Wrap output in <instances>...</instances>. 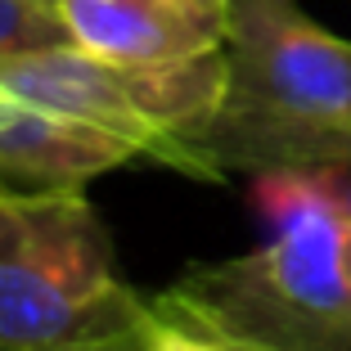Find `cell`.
Wrapping results in <instances>:
<instances>
[{"instance_id":"cell-1","label":"cell","mask_w":351,"mask_h":351,"mask_svg":"<svg viewBox=\"0 0 351 351\" xmlns=\"http://www.w3.org/2000/svg\"><path fill=\"white\" fill-rule=\"evenodd\" d=\"M149 320L82 189L0 194V351H131Z\"/></svg>"},{"instance_id":"cell-2","label":"cell","mask_w":351,"mask_h":351,"mask_svg":"<svg viewBox=\"0 0 351 351\" xmlns=\"http://www.w3.org/2000/svg\"><path fill=\"white\" fill-rule=\"evenodd\" d=\"M226 104L298 122H351V41L298 0H230Z\"/></svg>"},{"instance_id":"cell-3","label":"cell","mask_w":351,"mask_h":351,"mask_svg":"<svg viewBox=\"0 0 351 351\" xmlns=\"http://www.w3.org/2000/svg\"><path fill=\"white\" fill-rule=\"evenodd\" d=\"M252 198L270 239L248 252V270L302 311L351 315V212L298 171L252 176Z\"/></svg>"},{"instance_id":"cell-4","label":"cell","mask_w":351,"mask_h":351,"mask_svg":"<svg viewBox=\"0 0 351 351\" xmlns=\"http://www.w3.org/2000/svg\"><path fill=\"white\" fill-rule=\"evenodd\" d=\"M154 306L230 347L351 351V315H324L284 302L252 275L243 257L185 270L171 289L158 293Z\"/></svg>"},{"instance_id":"cell-5","label":"cell","mask_w":351,"mask_h":351,"mask_svg":"<svg viewBox=\"0 0 351 351\" xmlns=\"http://www.w3.org/2000/svg\"><path fill=\"white\" fill-rule=\"evenodd\" d=\"M189 176L221 180L226 171H298L351 212V122H298L221 104V113L185 140Z\"/></svg>"},{"instance_id":"cell-6","label":"cell","mask_w":351,"mask_h":351,"mask_svg":"<svg viewBox=\"0 0 351 351\" xmlns=\"http://www.w3.org/2000/svg\"><path fill=\"white\" fill-rule=\"evenodd\" d=\"M73 45L108 63H180L226 50L230 0H59Z\"/></svg>"},{"instance_id":"cell-7","label":"cell","mask_w":351,"mask_h":351,"mask_svg":"<svg viewBox=\"0 0 351 351\" xmlns=\"http://www.w3.org/2000/svg\"><path fill=\"white\" fill-rule=\"evenodd\" d=\"M135 158L126 135L0 95V194H68Z\"/></svg>"},{"instance_id":"cell-8","label":"cell","mask_w":351,"mask_h":351,"mask_svg":"<svg viewBox=\"0 0 351 351\" xmlns=\"http://www.w3.org/2000/svg\"><path fill=\"white\" fill-rule=\"evenodd\" d=\"M68 41L73 36H68L59 0H0V59Z\"/></svg>"},{"instance_id":"cell-9","label":"cell","mask_w":351,"mask_h":351,"mask_svg":"<svg viewBox=\"0 0 351 351\" xmlns=\"http://www.w3.org/2000/svg\"><path fill=\"white\" fill-rule=\"evenodd\" d=\"M131 351H234V347L154 306V320L145 324V333L135 338V347H131Z\"/></svg>"},{"instance_id":"cell-10","label":"cell","mask_w":351,"mask_h":351,"mask_svg":"<svg viewBox=\"0 0 351 351\" xmlns=\"http://www.w3.org/2000/svg\"><path fill=\"white\" fill-rule=\"evenodd\" d=\"M234 351H284V347H234Z\"/></svg>"}]
</instances>
